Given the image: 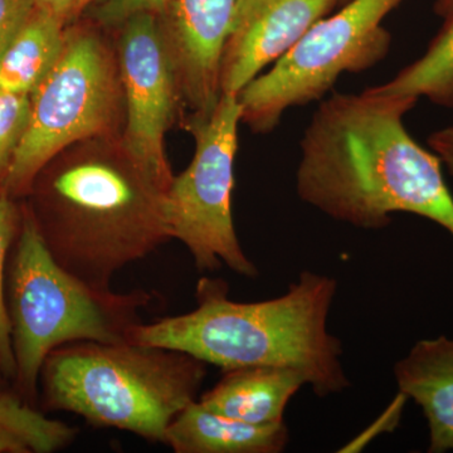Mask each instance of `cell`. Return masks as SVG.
I'll return each instance as SVG.
<instances>
[{
    "label": "cell",
    "instance_id": "ba28073f",
    "mask_svg": "<svg viewBox=\"0 0 453 453\" xmlns=\"http://www.w3.org/2000/svg\"><path fill=\"white\" fill-rule=\"evenodd\" d=\"M241 122L237 95L222 94L207 119L183 124L196 140V153L188 168L173 177L165 211L173 240L187 247L196 270L214 273L226 266L255 279L257 267L238 241L232 211Z\"/></svg>",
    "mask_w": 453,
    "mask_h": 453
},
{
    "label": "cell",
    "instance_id": "30bf717a",
    "mask_svg": "<svg viewBox=\"0 0 453 453\" xmlns=\"http://www.w3.org/2000/svg\"><path fill=\"white\" fill-rule=\"evenodd\" d=\"M238 0H175L159 17L172 59L183 118L203 120L220 97L219 68Z\"/></svg>",
    "mask_w": 453,
    "mask_h": 453
},
{
    "label": "cell",
    "instance_id": "7a4b0ae2",
    "mask_svg": "<svg viewBox=\"0 0 453 453\" xmlns=\"http://www.w3.org/2000/svg\"><path fill=\"white\" fill-rule=\"evenodd\" d=\"M166 188L124 144L98 136L64 149L38 173L27 208L53 258L98 288L173 240Z\"/></svg>",
    "mask_w": 453,
    "mask_h": 453
},
{
    "label": "cell",
    "instance_id": "44dd1931",
    "mask_svg": "<svg viewBox=\"0 0 453 453\" xmlns=\"http://www.w3.org/2000/svg\"><path fill=\"white\" fill-rule=\"evenodd\" d=\"M33 9L32 0H0V53L16 37Z\"/></svg>",
    "mask_w": 453,
    "mask_h": 453
},
{
    "label": "cell",
    "instance_id": "603a6c76",
    "mask_svg": "<svg viewBox=\"0 0 453 453\" xmlns=\"http://www.w3.org/2000/svg\"><path fill=\"white\" fill-rule=\"evenodd\" d=\"M428 145L453 177V127L431 134Z\"/></svg>",
    "mask_w": 453,
    "mask_h": 453
},
{
    "label": "cell",
    "instance_id": "cb8c5ba5",
    "mask_svg": "<svg viewBox=\"0 0 453 453\" xmlns=\"http://www.w3.org/2000/svg\"><path fill=\"white\" fill-rule=\"evenodd\" d=\"M434 12L436 16L445 18L453 13V0H436L434 5Z\"/></svg>",
    "mask_w": 453,
    "mask_h": 453
},
{
    "label": "cell",
    "instance_id": "4fadbf2b",
    "mask_svg": "<svg viewBox=\"0 0 453 453\" xmlns=\"http://www.w3.org/2000/svg\"><path fill=\"white\" fill-rule=\"evenodd\" d=\"M305 375L285 366L253 365L223 371L219 383L198 398L211 412L252 425H276Z\"/></svg>",
    "mask_w": 453,
    "mask_h": 453
},
{
    "label": "cell",
    "instance_id": "ac0fdd59",
    "mask_svg": "<svg viewBox=\"0 0 453 453\" xmlns=\"http://www.w3.org/2000/svg\"><path fill=\"white\" fill-rule=\"evenodd\" d=\"M22 211L12 198L0 190V374L16 378L17 366L12 342V326L4 294L5 259L14 238L19 232Z\"/></svg>",
    "mask_w": 453,
    "mask_h": 453
},
{
    "label": "cell",
    "instance_id": "e0dca14e",
    "mask_svg": "<svg viewBox=\"0 0 453 453\" xmlns=\"http://www.w3.org/2000/svg\"><path fill=\"white\" fill-rule=\"evenodd\" d=\"M79 429L47 418L19 396L0 393V453H52L76 440Z\"/></svg>",
    "mask_w": 453,
    "mask_h": 453
},
{
    "label": "cell",
    "instance_id": "2e32d148",
    "mask_svg": "<svg viewBox=\"0 0 453 453\" xmlns=\"http://www.w3.org/2000/svg\"><path fill=\"white\" fill-rule=\"evenodd\" d=\"M365 91L378 96H425L434 105L453 109V13L421 58L389 82Z\"/></svg>",
    "mask_w": 453,
    "mask_h": 453
},
{
    "label": "cell",
    "instance_id": "3957f363",
    "mask_svg": "<svg viewBox=\"0 0 453 453\" xmlns=\"http://www.w3.org/2000/svg\"><path fill=\"white\" fill-rule=\"evenodd\" d=\"M338 283L303 271L276 299L237 303L228 283L203 277L196 283V308L154 323H139L129 342L183 351L219 366L273 365L297 369L319 398L350 386L342 360V344L327 330Z\"/></svg>",
    "mask_w": 453,
    "mask_h": 453
},
{
    "label": "cell",
    "instance_id": "5bb4252c",
    "mask_svg": "<svg viewBox=\"0 0 453 453\" xmlns=\"http://www.w3.org/2000/svg\"><path fill=\"white\" fill-rule=\"evenodd\" d=\"M288 437L285 422L237 421L211 412L196 399L170 423L165 443L177 453H280Z\"/></svg>",
    "mask_w": 453,
    "mask_h": 453
},
{
    "label": "cell",
    "instance_id": "9c48e42d",
    "mask_svg": "<svg viewBox=\"0 0 453 453\" xmlns=\"http://www.w3.org/2000/svg\"><path fill=\"white\" fill-rule=\"evenodd\" d=\"M113 32L127 109L122 142L168 189L174 174L166 157L165 135L181 121L183 106L159 17L140 14Z\"/></svg>",
    "mask_w": 453,
    "mask_h": 453
},
{
    "label": "cell",
    "instance_id": "277c9868",
    "mask_svg": "<svg viewBox=\"0 0 453 453\" xmlns=\"http://www.w3.org/2000/svg\"><path fill=\"white\" fill-rule=\"evenodd\" d=\"M207 363L136 342H68L42 366L44 402L88 425L165 443L173 419L198 399Z\"/></svg>",
    "mask_w": 453,
    "mask_h": 453
},
{
    "label": "cell",
    "instance_id": "9a60e30c",
    "mask_svg": "<svg viewBox=\"0 0 453 453\" xmlns=\"http://www.w3.org/2000/svg\"><path fill=\"white\" fill-rule=\"evenodd\" d=\"M68 26L35 5L16 37L0 53V88L32 95L58 61Z\"/></svg>",
    "mask_w": 453,
    "mask_h": 453
},
{
    "label": "cell",
    "instance_id": "ffe728a7",
    "mask_svg": "<svg viewBox=\"0 0 453 453\" xmlns=\"http://www.w3.org/2000/svg\"><path fill=\"white\" fill-rule=\"evenodd\" d=\"M174 2L175 0H104L89 9L85 16L113 31L130 18L140 14L163 16Z\"/></svg>",
    "mask_w": 453,
    "mask_h": 453
},
{
    "label": "cell",
    "instance_id": "d6986e66",
    "mask_svg": "<svg viewBox=\"0 0 453 453\" xmlns=\"http://www.w3.org/2000/svg\"><path fill=\"white\" fill-rule=\"evenodd\" d=\"M31 95L0 88V180L25 138L31 118Z\"/></svg>",
    "mask_w": 453,
    "mask_h": 453
},
{
    "label": "cell",
    "instance_id": "6da1fadb",
    "mask_svg": "<svg viewBox=\"0 0 453 453\" xmlns=\"http://www.w3.org/2000/svg\"><path fill=\"white\" fill-rule=\"evenodd\" d=\"M413 96L339 94L321 103L300 142L301 201L363 229H381L404 211L437 223L453 238V196L438 155L405 129Z\"/></svg>",
    "mask_w": 453,
    "mask_h": 453
},
{
    "label": "cell",
    "instance_id": "8992f818",
    "mask_svg": "<svg viewBox=\"0 0 453 453\" xmlns=\"http://www.w3.org/2000/svg\"><path fill=\"white\" fill-rule=\"evenodd\" d=\"M28 129L0 190L25 196L42 168L64 149L121 136L127 109L115 32L83 16L65 29L58 61L31 95Z\"/></svg>",
    "mask_w": 453,
    "mask_h": 453
},
{
    "label": "cell",
    "instance_id": "7c38bea8",
    "mask_svg": "<svg viewBox=\"0 0 453 453\" xmlns=\"http://www.w3.org/2000/svg\"><path fill=\"white\" fill-rule=\"evenodd\" d=\"M399 392L422 408L429 427V453L453 451V340H419L395 363Z\"/></svg>",
    "mask_w": 453,
    "mask_h": 453
},
{
    "label": "cell",
    "instance_id": "52a82bcc",
    "mask_svg": "<svg viewBox=\"0 0 453 453\" xmlns=\"http://www.w3.org/2000/svg\"><path fill=\"white\" fill-rule=\"evenodd\" d=\"M404 0H350L324 17L267 73L238 94L241 121L255 134L276 129L285 111L320 100L342 73H360L388 55L383 20Z\"/></svg>",
    "mask_w": 453,
    "mask_h": 453
},
{
    "label": "cell",
    "instance_id": "5b68a950",
    "mask_svg": "<svg viewBox=\"0 0 453 453\" xmlns=\"http://www.w3.org/2000/svg\"><path fill=\"white\" fill-rule=\"evenodd\" d=\"M8 314L16 357V380L35 395L50 351L76 342H129L154 295L145 290L98 288L65 270L50 255L32 219L22 211L9 285Z\"/></svg>",
    "mask_w": 453,
    "mask_h": 453
},
{
    "label": "cell",
    "instance_id": "8fae6325",
    "mask_svg": "<svg viewBox=\"0 0 453 453\" xmlns=\"http://www.w3.org/2000/svg\"><path fill=\"white\" fill-rule=\"evenodd\" d=\"M338 0H238L219 68L220 94L237 95L281 58Z\"/></svg>",
    "mask_w": 453,
    "mask_h": 453
},
{
    "label": "cell",
    "instance_id": "7402d4cb",
    "mask_svg": "<svg viewBox=\"0 0 453 453\" xmlns=\"http://www.w3.org/2000/svg\"><path fill=\"white\" fill-rule=\"evenodd\" d=\"M35 7L43 9L61 18L67 25L85 16L86 13L104 0H32Z\"/></svg>",
    "mask_w": 453,
    "mask_h": 453
},
{
    "label": "cell",
    "instance_id": "d4e9b609",
    "mask_svg": "<svg viewBox=\"0 0 453 453\" xmlns=\"http://www.w3.org/2000/svg\"><path fill=\"white\" fill-rule=\"evenodd\" d=\"M338 2H340V0H338Z\"/></svg>",
    "mask_w": 453,
    "mask_h": 453
}]
</instances>
